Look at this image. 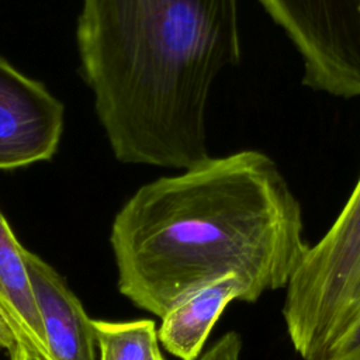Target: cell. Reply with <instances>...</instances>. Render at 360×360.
Segmentation results:
<instances>
[{
    "mask_svg": "<svg viewBox=\"0 0 360 360\" xmlns=\"http://www.w3.org/2000/svg\"><path fill=\"white\" fill-rule=\"evenodd\" d=\"M120 292L162 318L228 274L245 302L285 288L304 259L302 210L276 160L243 149L141 186L110 233Z\"/></svg>",
    "mask_w": 360,
    "mask_h": 360,
    "instance_id": "6da1fadb",
    "label": "cell"
},
{
    "mask_svg": "<svg viewBox=\"0 0 360 360\" xmlns=\"http://www.w3.org/2000/svg\"><path fill=\"white\" fill-rule=\"evenodd\" d=\"M76 41L117 160L184 170L211 156V90L242 56L239 0H83Z\"/></svg>",
    "mask_w": 360,
    "mask_h": 360,
    "instance_id": "7a4b0ae2",
    "label": "cell"
},
{
    "mask_svg": "<svg viewBox=\"0 0 360 360\" xmlns=\"http://www.w3.org/2000/svg\"><path fill=\"white\" fill-rule=\"evenodd\" d=\"M360 274V177L326 233L308 248L285 287L283 318L302 360H323L345 333Z\"/></svg>",
    "mask_w": 360,
    "mask_h": 360,
    "instance_id": "3957f363",
    "label": "cell"
},
{
    "mask_svg": "<svg viewBox=\"0 0 360 360\" xmlns=\"http://www.w3.org/2000/svg\"><path fill=\"white\" fill-rule=\"evenodd\" d=\"M256 1L298 52L304 86L360 97V0Z\"/></svg>",
    "mask_w": 360,
    "mask_h": 360,
    "instance_id": "277c9868",
    "label": "cell"
},
{
    "mask_svg": "<svg viewBox=\"0 0 360 360\" xmlns=\"http://www.w3.org/2000/svg\"><path fill=\"white\" fill-rule=\"evenodd\" d=\"M63 122L62 101L0 56V169L52 159Z\"/></svg>",
    "mask_w": 360,
    "mask_h": 360,
    "instance_id": "5b68a950",
    "label": "cell"
},
{
    "mask_svg": "<svg viewBox=\"0 0 360 360\" xmlns=\"http://www.w3.org/2000/svg\"><path fill=\"white\" fill-rule=\"evenodd\" d=\"M24 260L51 360H97L91 319L80 300L37 253L27 249Z\"/></svg>",
    "mask_w": 360,
    "mask_h": 360,
    "instance_id": "8992f818",
    "label": "cell"
},
{
    "mask_svg": "<svg viewBox=\"0 0 360 360\" xmlns=\"http://www.w3.org/2000/svg\"><path fill=\"white\" fill-rule=\"evenodd\" d=\"M233 300L245 302V288L236 274L224 276L198 288L160 318L159 343L180 360H195L224 309Z\"/></svg>",
    "mask_w": 360,
    "mask_h": 360,
    "instance_id": "52a82bcc",
    "label": "cell"
},
{
    "mask_svg": "<svg viewBox=\"0 0 360 360\" xmlns=\"http://www.w3.org/2000/svg\"><path fill=\"white\" fill-rule=\"evenodd\" d=\"M25 250L0 210V316L15 342L51 360L25 267Z\"/></svg>",
    "mask_w": 360,
    "mask_h": 360,
    "instance_id": "ba28073f",
    "label": "cell"
},
{
    "mask_svg": "<svg viewBox=\"0 0 360 360\" xmlns=\"http://www.w3.org/2000/svg\"><path fill=\"white\" fill-rule=\"evenodd\" d=\"M98 360H165L152 319L112 322L91 319Z\"/></svg>",
    "mask_w": 360,
    "mask_h": 360,
    "instance_id": "9c48e42d",
    "label": "cell"
},
{
    "mask_svg": "<svg viewBox=\"0 0 360 360\" xmlns=\"http://www.w3.org/2000/svg\"><path fill=\"white\" fill-rule=\"evenodd\" d=\"M242 338L231 330L217 339L195 360H240Z\"/></svg>",
    "mask_w": 360,
    "mask_h": 360,
    "instance_id": "30bf717a",
    "label": "cell"
},
{
    "mask_svg": "<svg viewBox=\"0 0 360 360\" xmlns=\"http://www.w3.org/2000/svg\"><path fill=\"white\" fill-rule=\"evenodd\" d=\"M323 360H360V315L332 346Z\"/></svg>",
    "mask_w": 360,
    "mask_h": 360,
    "instance_id": "8fae6325",
    "label": "cell"
},
{
    "mask_svg": "<svg viewBox=\"0 0 360 360\" xmlns=\"http://www.w3.org/2000/svg\"><path fill=\"white\" fill-rule=\"evenodd\" d=\"M360 315V274L352 288L350 297L347 300L346 311H345V332L349 329V326L359 318Z\"/></svg>",
    "mask_w": 360,
    "mask_h": 360,
    "instance_id": "7c38bea8",
    "label": "cell"
},
{
    "mask_svg": "<svg viewBox=\"0 0 360 360\" xmlns=\"http://www.w3.org/2000/svg\"><path fill=\"white\" fill-rule=\"evenodd\" d=\"M8 353H10V360H44L34 350H31L30 347L21 345V343H17V342Z\"/></svg>",
    "mask_w": 360,
    "mask_h": 360,
    "instance_id": "4fadbf2b",
    "label": "cell"
},
{
    "mask_svg": "<svg viewBox=\"0 0 360 360\" xmlns=\"http://www.w3.org/2000/svg\"><path fill=\"white\" fill-rule=\"evenodd\" d=\"M15 345V338L6 323V321L0 316V350L10 352Z\"/></svg>",
    "mask_w": 360,
    "mask_h": 360,
    "instance_id": "5bb4252c",
    "label": "cell"
}]
</instances>
